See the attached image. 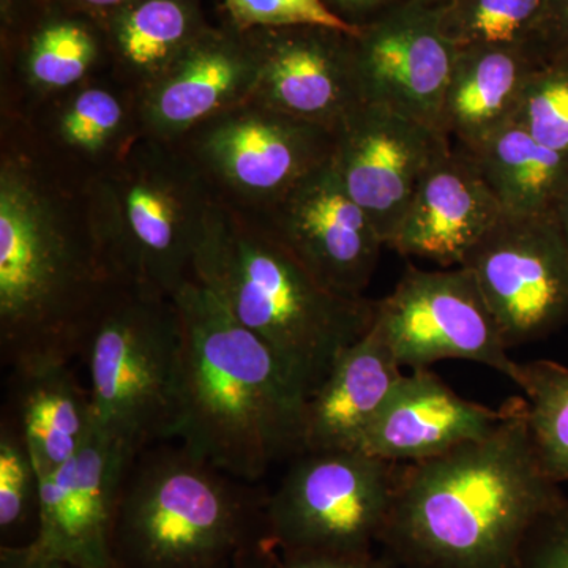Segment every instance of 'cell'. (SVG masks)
<instances>
[{
    "label": "cell",
    "mask_w": 568,
    "mask_h": 568,
    "mask_svg": "<svg viewBox=\"0 0 568 568\" xmlns=\"http://www.w3.org/2000/svg\"><path fill=\"white\" fill-rule=\"evenodd\" d=\"M104 260L85 183L0 125V353L13 369L71 362L104 295Z\"/></svg>",
    "instance_id": "obj_1"
},
{
    "label": "cell",
    "mask_w": 568,
    "mask_h": 568,
    "mask_svg": "<svg viewBox=\"0 0 568 568\" xmlns=\"http://www.w3.org/2000/svg\"><path fill=\"white\" fill-rule=\"evenodd\" d=\"M480 439L402 465L381 547L402 568H515L526 538L566 500L530 439L526 402L504 403Z\"/></svg>",
    "instance_id": "obj_2"
},
{
    "label": "cell",
    "mask_w": 568,
    "mask_h": 568,
    "mask_svg": "<svg viewBox=\"0 0 568 568\" xmlns=\"http://www.w3.org/2000/svg\"><path fill=\"white\" fill-rule=\"evenodd\" d=\"M174 301L182 357L173 440L250 484L304 454L308 398L278 355L197 280Z\"/></svg>",
    "instance_id": "obj_3"
},
{
    "label": "cell",
    "mask_w": 568,
    "mask_h": 568,
    "mask_svg": "<svg viewBox=\"0 0 568 568\" xmlns=\"http://www.w3.org/2000/svg\"><path fill=\"white\" fill-rule=\"evenodd\" d=\"M196 280L271 346L306 398L375 323V301L336 293L260 216L222 203L209 220Z\"/></svg>",
    "instance_id": "obj_4"
},
{
    "label": "cell",
    "mask_w": 568,
    "mask_h": 568,
    "mask_svg": "<svg viewBox=\"0 0 568 568\" xmlns=\"http://www.w3.org/2000/svg\"><path fill=\"white\" fill-rule=\"evenodd\" d=\"M153 444L123 474L112 568H231L276 551L268 496L185 447Z\"/></svg>",
    "instance_id": "obj_5"
},
{
    "label": "cell",
    "mask_w": 568,
    "mask_h": 568,
    "mask_svg": "<svg viewBox=\"0 0 568 568\" xmlns=\"http://www.w3.org/2000/svg\"><path fill=\"white\" fill-rule=\"evenodd\" d=\"M85 190L119 283L174 297L196 280L197 254L219 201L178 142L141 136Z\"/></svg>",
    "instance_id": "obj_6"
},
{
    "label": "cell",
    "mask_w": 568,
    "mask_h": 568,
    "mask_svg": "<svg viewBox=\"0 0 568 568\" xmlns=\"http://www.w3.org/2000/svg\"><path fill=\"white\" fill-rule=\"evenodd\" d=\"M97 429L136 457L173 440L182 324L174 297L118 283L82 339Z\"/></svg>",
    "instance_id": "obj_7"
},
{
    "label": "cell",
    "mask_w": 568,
    "mask_h": 568,
    "mask_svg": "<svg viewBox=\"0 0 568 568\" xmlns=\"http://www.w3.org/2000/svg\"><path fill=\"white\" fill-rule=\"evenodd\" d=\"M402 465L362 450L304 452L267 500L280 555L373 552L386 529Z\"/></svg>",
    "instance_id": "obj_8"
},
{
    "label": "cell",
    "mask_w": 568,
    "mask_h": 568,
    "mask_svg": "<svg viewBox=\"0 0 568 568\" xmlns=\"http://www.w3.org/2000/svg\"><path fill=\"white\" fill-rule=\"evenodd\" d=\"M175 142L219 203L261 213L331 162L335 133L248 100Z\"/></svg>",
    "instance_id": "obj_9"
},
{
    "label": "cell",
    "mask_w": 568,
    "mask_h": 568,
    "mask_svg": "<svg viewBox=\"0 0 568 568\" xmlns=\"http://www.w3.org/2000/svg\"><path fill=\"white\" fill-rule=\"evenodd\" d=\"M376 323L402 368L467 361L508 377V357L491 310L467 267L422 271L407 265L395 290L376 302Z\"/></svg>",
    "instance_id": "obj_10"
},
{
    "label": "cell",
    "mask_w": 568,
    "mask_h": 568,
    "mask_svg": "<svg viewBox=\"0 0 568 568\" xmlns=\"http://www.w3.org/2000/svg\"><path fill=\"white\" fill-rule=\"evenodd\" d=\"M462 267L476 276L508 349L568 323V245L555 212H503Z\"/></svg>",
    "instance_id": "obj_11"
},
{
    "label": "cell",
    "mask_w": 568,
    "mask_h": 568,
    "mask_svg": "<svg viewBox=\"0 0 568 568\" xmlns=\"http://www.w3.org/2000/svg\"><path fill=\"white\" fill-rule=\"evenodd\" d=\"M334 133L332 164L388 246L426 171L450 141L439 130L373 102L362 104Z\"/></svg>",
    "instance_id": "obj_12"
},
{
    "label": "cell",
    "mask_w": 568,
    "mask_h": 568,
    "mask_svg": "<svg viewBox=\"0 0 568 568\" xmlns=\"http://www.w3.org/2000/svg\"><path fill=\"white\" fill-rule=\"evenodd\" d=\"M253 215L321 282L347 297H365L386 244L346 192L332 160Z\"/></svg>",
    "instance_id": "obj_13"
},
{
    "label": "cell",
    "mask_w": 568,
    "mask_h": 568,
    "mask_svg": "<svg viewBox=\"0 0 568 568\" xmlns=\"http://www.w3.org/2000/svg\"><path fill=\"white\" fill-rule=\"evenodd\" d=\"M37 155L81 183L106 171L140 140V97L93 74L21 118H0Z\"/></svg>",
    "instance_id": "obj_14"
},
{
    "label": "cell",
    "mask_w": 568,
    "mask_h": 568,
    "mask_svg": "<svg viewBox=\"0 0 568 568\" xmlns=\"http://www.w3.org/2000/svg\"><path fill=\"white\" fill-rule=\"evenodd\" d=\"M252 32L260 51L253 102L332 132L366 103L355 36L315 26Z\"/></svg>",
    "instance_id": "obj_15"
},
{
    "label": "cell",
    "mask_w": 568,
    "mask_h": 568,
    "mask_svg": "<svg viewBox=\"0 0 568 568\" xmlns=\"http://www.w3.org/2000/svg\"><path fill=\"white\" fill-rule=\"evenodd\" d=\"M133 458L93 425L74 457L40 478L39 525L29 547L77 567L112 568L115 504Z\"/></svg>",
    "instance_id": "obj_16"
},
{
    "label": "cell",
    "mask_w": 568,
    "mask_h": 568,
    "mask_svg": "<svg viewBox=\"0 0 568 568\" xmlns=\"http://www.w3.org/2000/svg\"><path fill=\"white\" fill-rule=\"evenodd\" d=\"M260 74L252 31L203 32L140 95L141 134L175 142L216 115L248 102Z\"/></svg>",
    "instance_id": "obj_17"
},
{
    "label": "cell",
    "mask_w": 568,
    "mask_h": 568,
    "mask_svg": "<svg viewBox=\"0 0 568 568\" xmlns=\"http://www.w3.org/2000/svg\"><path fill=\"white\" fill-rule=\"evenodd\" d=\"M366 102L386 104L440 132V111L458 47L439 11L407 9L354 39Z\"/></svg>",
    "instance_id": "obj_18"
},
{
    "label": "cell",
    "mask_w": 568,
    "mask_h": 568,
    "mask_svg": "<svg viewBox=\"0 0 568 568\" xmlns=\"http://www.w3.org/2000/svg\"><path fill=\"white\" fill-rule=\"evenodd\" d=\"M500 215L474 156L450 145L426 171L388 248L444 268L462 267Z\"/></svg>",
    "instance_id": "obj_19"
},
{
    "label": "cell",
    "mask_w": 568,
    "mask_h": 568,
    "mask_svg": "<svg viewBox=\"0 0 568 568\" xmlns=\"http://www.w3.org/2000/svg\"><path fill=\"white\" fill-rule=\"evenodd\" d=\"M500 409L463 398L429 368L405 373L366 433L361 450L396 465L426 462L487 436Z\"/></svg>",
    "instance_id": "obj_20"
},
{
    "label": "cell",
    "mask_w": 568,
    "mask_h": 568,
    "mask_svg": "<svg viewBox=\"0 0 568 568\" xmlns=\"http://www.w3.org/2000/svg\"><path fill=\"white\" fill-rule=\"evenodd\" d=\"M405 372L379 325L347 347L324 383L306 399L305 452L361 450Z\"/></svg>",
    "instance_id": "obj_21"
},
{
    "label": "cell",
    "mask_w": 568,
    "mask_h": 568,
    "mask_svg": "<svg viewBox=\"0 0 568 568\" xmlns=\"http://www.w3.org/2000/svg\"><path fill=\"white\" fill-rule=\"evenodd\" d=\"M102 71H106L102 22L82 13L48 14L3 63L0 118H21Z\"/></svg>",
    "instance_id": "obj_22"
},
{
    "label": "cell",
    "mask_w": 568,
    "mask_h": 568,
    "mask_svg": "<svg viewBox=\"0 0 568 568\" xmlns=\"http://www.w3.org/2000/svg\"><path fill=\"white\" fill-rule=\"evenodd\" d=\"M544 62L529 44L458 48L448 81L440 132L459 149L476 151L514 122L534 71Z\"/></svg>",
    "instance_id": "obj_23"
},
{
    "label": "cell",
    "mask_w": 568,
    "mask_h": 568,
    "mask_svg": "<svg viewBox=\"0 0 568 568\" xmlns=\"http://www.w3.org/2000/svg\"><path fill=\"white\" fill-rule=\"evenodd\" d=\"M71 362L13 369V418L24 436L39 478L74 457L93 425L91 392L82 388Z\"/></svg>",
    "instance_id": "obj_24"
},
{
    "label": "cell",
    "mask_w": 568,
    "mask_h": 568,
    "mask_svg": "<svg viewBox=\"0 0 568 568\" xmlns=\"http://www.w3.org/2000/svg\"><path fill=\"white\" fill-rule=\"evenodd\" d=\"M100 22L108 73L138 97L204 32L192 0H132Z\"/></svg>",
    "instance_id": "obj_25"
},
{
    "label": "cell",
    "mask_w": 568,
    "mask_h": 568,
    "mask_svg": "<svg viewBox=\"0 0 568 568\" xmlns=\"http://www.w3.org/2000/svg\"><path fill=\"white\" fill-rule=\"evenodd\" d=\"M469 153L504 213L555 212L568 181V153L545 148L515 123Z\"/></svg>",
    "instance_id": "obj_26"
},
{
    "label": "cell",
    "mask_w": 568,
    "mask_h": 568,
    "mask_svg": "<svg viewBox=\"0 0 568 568\" xmlns=\"http://www.w3.org/2000/svg\"><path fill=\"white\" fill-rule=\"evenodd\" d=\"M511 381L525 392L530 439L545 474L556 484L568 481V366L517 362Z\"/></svg>",
    "instance_id": "obj_27"
},
{
    "label": "cell",
    "mask_w": 568,
    "mask_h": 568,
    "mask_svg": "<svg viewBox=\"0 0 568 568\" xmlns=\"http://www.w3.org/2000/svg\"><path fill=\"white\" fill-rule=\"evenodd\" d=\"M548 0H455L439 11L440 28L455 47L529 44Z\"/></svg>",
    "instance_id": "obj_28"
},
{
    "label": "cell",
    "mask_w": 568,
    "mask_h": 568,
    "mask_svg": "<svg viewBox=\"0 0 568 568\" xmlns=\"http://www.w3.org/2000/svg\"><path fill=\"white\" fill-rule=\"evenodd\" d=\"M511 123L545 148L568 153V54L538 65Z\"/></svg>",
    "instance_id": "obj_29"
},
{
    "label": "cell",
    "mask_w": 568,
    "mask_h": 568,
    "mask_svg": "<svg viewBox=\"0 0 568 568\" xmlns=\"http://www.w3.org/2000/svg\"><path fill=\"white\" fill-rule=\"evenodd\" d=\"M40 478L24 436L10 416L0 426V534L2 545L20 532L32 515L39 521ZM39 525V523H37Z\"/></svg>",
    "instance_id": "obj_30"
},
{
    "label": "cell",
    "mask_w": 568,
    "mask_h": 568,
    "mask_svg": "<svg viewBox=\"0 0 568 568\" xmlns=\"http://www.w3.org/2000/svg\"><path fill=\"white\" fill-rule=\"evenodd\" d=\"M233 26L239 31L315 26L357 37L355 28L325 6L324 0H224Z\"/></svg>",
    "instance_id": "obj_31"
},
{
    "label": "cell",
    "mask_w": 568,
    "mask_h": 568,
    "mask_svg": "<svg viewBox=\"0 0 568 568\" xmlns=\"http://www.w3.org/2000/svg\"><path fill=\"white\" fill-rule=\"evenodd\" d=\"M515 568H568L567 499L537 523Z\"/></svg>",
    "instance_id": "obj_32"
},
{
    "label": "cell",
    "mask_w": 568,
    "mask_h": 568,
    "mask_svg": "<svg viewBox=\"0 0 568 568\" xmlns=\"http://www.w3.org/2000/svg\"><path fill=\"white\" fill-rule=\"evenodd\" d=\"M529 47L541 61L568 54V0H548Z\"/></svg>",
    "instance_id": "obj_33"
},
{
    "label": "cell",
    "mask_w": 568,
    "mask_h": 568,
    "mask_svg": "<svg viewBox=\"0 0 568 568\" xmlns=\"http://www.w3.org/2000/svg\"><path fill=\"white\" fill-rule=\"evenodd\" d=\"M271 568H402L386 552L376 555H276Z\"/></svg>",
    "instance_id": "obj_34"
},
{
    "label": "cell",
    "mask_w": 568,
    "mask_h": 568,
    "mask_svg": "<svg viewBox=\"0 0 568 568\" xmlns=\"http://www.w3.org/2000/svg\"><path fill=\"white\" fill-rule=\"evenodd\" d=\"M0 568H81L65 560L47 558L33 551L29 545L0 547Z\"/></svg>",
    "instance_id": "obj_35"
},
{
    "label": "cell",
    "mask_w": 568,
    "mask_h": 568,
    "mask_svg": "<svg viewBox=\"0 0 568 568\" xmlns=\"http://www.w3.org/2000/svg\"><path fill=\"white\" fill-rule=\"evenodd\" d=\"M65 3L67 9L78 10V13L89 14V17L97 18L102 21L112 11L121 9L132 0H62Z\"/></svg>",
    "instance_id": "obj_36"
},
{
    "label": "cell",
    "mask_w": 568,
    "mask_h": 568,
    "mask_svg": "<svg viewBox=\"0 0 568 568\" xmlns=\"http://www.w3.org/2000/svg\"><path fill=\"white\" fill-rule=\"evenodd\" d=\"M335 3V14L342 20H346V14L366 13V11H375L390 0H332Z\"/></svg>",
    "instance_id": "obj_37"
},
{
    "label": "cell",
    "mask_w": 568,
    "mask_h": 568,
    "mask_svg": "<svg viewBox=\"0 0 568 568\" xmlns=\"http://www.w3.org/2000/svg\"><path fill=\"white\" fill-rule=\"evenodd\" d=\"M555 216L568 245V181L566 186H564L562 193H560L558 203L555 205Z\"/></svg>",
    "instance_id": "obj_38"
},
{
    "label": "cell",
    "mask_w": 568,
    "mask_h": 568,
    "mask_svg": "<svg viewBox=\"0 0 568 568\" xmlns=\"http://www.w3.org/2000/svg\"><path fill=\"white\" fill-rule=\"evenodd\" d=\"M276 555H278V551L265 552V555L244 560V562L237 564V566L231 568H271L272 562H274L276 558Z\"/></svg>",
    "instance_id": "obj_39"
}]
</instances>
